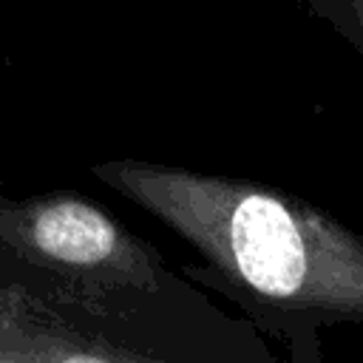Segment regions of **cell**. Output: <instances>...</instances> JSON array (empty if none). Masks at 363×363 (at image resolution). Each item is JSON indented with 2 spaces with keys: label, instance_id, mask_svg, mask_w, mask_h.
Here are the masks:
<instances>
[{
  "label": "cell",
  "instance_id": "obj_1",
  "mask_svg": "<svg viewBox=\"0 0 363 363\" xmlns=\"http://www.w3.org/2000/svg\"><path fill=\"white\" fill-rule=\"evenodd\" d=\"M91 173L150 213L204 267L190 272L289 340L292 363H318V329L363 323V233L278 187L145 159Z\"/></svg>",
  "mask_w": 363,
  "mask_h": 363
},
{
  "label": "cell",
  "instance_id": "obj_2",
  "mask_svg": "<svg viewBox=\"0 0 363 363\" xmlns=\"http://www.w3.org/2000/svg\"><path fill=\"white\" fill-rule=\"evenodd\" d=\"M0 267L34 312L108 315L159 295L162 255L82 193L51 190L6 199L0 190Z\"/></svg>",
  "mask_w": 363,
  "mask_h": 363
},
{
  "label": "cell",
  "instance_id": "obj_3",
  "mask_svg": "<svg viewBox=\"0 0 363 363\" xmlns=\"http://www.w3.org/2000/svg\"><path fill=\"white\" fill-rule=\"evenodd\" d=\"M0 363H167L40 312L0 335Z\"/></svg>",
  "mask_w": 363,
  "mask_h": 363
},
{
  "label": "cell",
  "instance_id": "obj_4",
  "mask_svg": "<svg viewBox=\"0 0 363 363\" xmlns=\"http://www.w3.org/2000/svg\"><path fill=\"white\" fill-rule=\"evenodd\" d=\"M315 20L340 34L357 57H363V0H303Z\"/></svg>",
  "mask_w": 363,
  "mask_h": 363
}]
</instances>
